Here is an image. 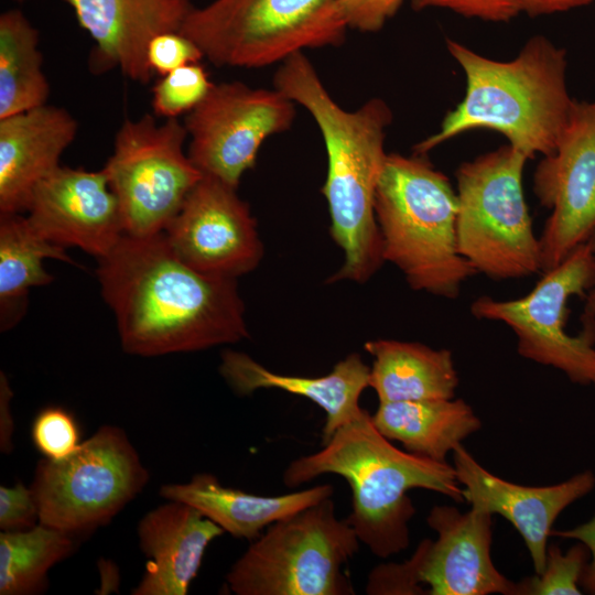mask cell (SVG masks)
Segmentation results:
<instances>
[{
    "mask_svg": "<svg viewBox=\"0 0 595 595\" xmlns=\"http://www.w3.org/2000/svg\"><path fill=\"white\" fill-rule=\"evenodd\" d=\"M435 540L423 539L408 560L383 563L369 573L371 595H519L518 582L495 566L493 515L437 505L426 517Z\"/></svg>",
    "mask_w": 595,
    "mask_h": 595,
    "instance_id": "cell-11",
    "label": "cell"
},
{
    "mask_svg": "<svg viewBox=\"0 0 595 595\" xmlns=\"http://www.w3.org/2000/svg\"><path fill=\"white\" fill-rule=\"evenodd\" d=\"M378 431L404 450L437 462L482 428L463 399H433L379 403L371 414Z\"/></svg>",
    "mask_w": 595,
    "mask_h": 595,
    "instance_id": "cell-24",
    "label": "cell"
},
{
    "mask_svg": "<svg viewBox=\"0 0 595 595\" xmlns=\"http://www.w3.org/2000/svg\"><path fill=\"white\" fill-rule=\"evenodd\" d=\"M97 260L101 294L126 353L151 357L197 351L249 337L236 279L191 268L164 232L125 235Z\"/></svg>",
    "mask_w": 595,
    "mask_h": 595,
    "instance_id": "cell-1",
    "label": "cell"
},
{
    "mask_svg": "<svg viewBox=\"0 0 595 595\" xmlns=\"http://www.w3.org/2000/svg\"><path fill=\"white\" fill-rule=\"evenodd\" d=\"M149 477L126 432L107 424L69 457L39 461L31 488L40 522L79 537L110 522Z\"/></svg>",
    "mask_w": 595,
    "mask_h": 595,
    "instance_id": "cell-9",
    "label": "cell"
},
{
    "mask_svg": "<svg viewBox=\"0 0 595 595\" xmlns=\"http://www.w3.org/2000/svg\"><path fill=\"white\" fill-rule=\"evenodd\" d=\"M403 0H335L334 18L346 29L378 32L400 9Z\"/></svg>",
    "mask_w": 595,
    "mask_h": 595,
    "instance_id": "cell-31",
    "label": "cell"
},
{
    "mask_svg": "<svg viewBox=\"0 0 595 595\" xmlns=\"http://www.w3.org/2000/svg\"><path fill=\"white\" fill-rule=\"evenodd\" d=\"M521 12L531 17L567 12L595 2V0H517Z\"/></svg>",
    "mask_w": 595,
    "mask_h": 595,
    "instance_id": "cell-37",
    "label": "cell"
},
{
    "mask_svg": "<svg viewBox=\"0 0 595 595\" xmlns=\"http://www.w3.org/2000/svg\"><path fill=\"white\" fill-rule=\"evenodd\" d=\"M75 538L41 522L23 531H1L0 594L40 593L50 569L75 550Z\"/></svg>",
    "mask_w": 595,
    "mask_h": 595,
    "instance_id": "cell-27",
    "label": "cell"
},
{
    "mask_svg": "<svg viewBox=\"0 0 595 595\" xmlns=\"http://www.w3.org/2000/svg\"><path fill=\"white\" fill-rule=\"evenodd\" d=\"M213 85L199 62L176 68L154 84L153 111L166 119L188 113L206 97Z\"/></svg>",
    "mask_w": 595,
    "mask_h": 595,
    "instance_id": "cell-29",
    "label": "cell"
},
{
    "mask_svg": "<svg viewBox=\"0 0 595 595\" xmlns=\"http://www.w3.org/2000/svg\"><path fill=\"white\" fill-rule=\"evenodd\" d=\"M589 560L587 548L577 542L566 552L548 545L544 569L540 574L518 582L519 595H580L581 577Z\"/></svg>",
    "mask_w": 595,
    "mask_h": 595,
    "instance_id": "cell-28",
    "label": "cell"
},
{
    "mask_svg": "<svg viewBox=\"0 0 595 595\" xmlns=\"http://www.w3.org/2000/svg\"><path fill=\"white\" fill-rule=\"evenodd\" d=\"M25 213L48 241L78 247L97 259L125 236L120 206L104 169L60 165L35 186Z\"/></svg>",
    "mask_w": 595,
    "mask_h": 595,
    "instance_id": "cell-16",
    "label": "cell"
},
{
    "mask_svg": "<svg viewBox=\"0 0 595 595\" xmlns=\"http://www.w3.org/2000/svg\"><path fill=\"white\" fill-rule=\"evenodd\" d=\"M273 83L275 89L311 113L325 143L327 174L322 194L328 206L331 236L345 256L328 282L364 283L385 262L375 196L388 155L385 139L392 111L380 98L369 99L353 111L342 108L304 52L284 60Z\"/></svg>",
    "mask_w": 595,
    "mask_h": 595,
    "instance_id": "cell-2",
    "label": "cell"
},
{
    "mask_svg": "<svg viewBox=\"0 0 595 595\" xmlns=\"http://www.w3.org/2000/svg\"><path fill=\"white\" fill-rule=\"evenodd\" d=\"M335 0H214L193 8L180 32L217 66L259 68L305 48L338 45L346 28Z\"/></svg>",
    "mask_w": 595,
    "mask_h": 595,
    "instance_id": "cell-8",
    "label": "cell"
},
{
    "mask_svg": "<svg viewBox=\"0 0 595 595\" xmlns=\"http://www.w3.org/2000/svg\"><path fill=\"white\" fill-rule=\"evenodd\" d=\"M39 31L18 9L0 15V118L47 104Z\"/></svg>",
    "mask_w": 595,
    "mask_h": 595,
    "instance_id": "cell-26",
    "label": "cell"
},
{
    "mask_svg": "<svg viewBox=\"0 0 595 595\" xmlns=\"http://www.w3.org/2000/svg\"><path fill=\"white\" fill-rule=\"evenodd\" d=\"M40 522L39 507L30 487L18 483L12 487L0 486V530L23 531Z\"/></svg>",
    "mask_w": 595,
    "mask_h": 595,
    "instance_id": "cell-34",
    "label": "cell"
},
{
    "mask_svg": "<svg viewBox=\"0 0 595 595\" xmlns=\"http://www.w3.org/2000/svg\"><path fill=\"white\" fill-rule=\"evenodd\" d=\"M64 1L95 43L91 69L118 68L140 84H148L154 75L147 58L150 41L158 34L180 31L194 8L191 0Z\"/></svg>",
    "mask_w": 595,
    "mask_h": 595,
    "instance_id": "cell-18",
    "label": "cell"
},
{
    "mask_svg": "<svg viewBox=\"0 0 595 595\" xmlns=\"http://www.w3.org/2000/svg\"><path fill=\"white\" fill-rule=\"evenodd\" d=\"M457 209L456 191L425 154L387 155L375 196L382 257L411 289L455 299L476 273L458 250Z\"/></svg>",
    "mask_w": 595,
    "mask_h": 595,
    "instance_id": "cell-5",
    "label": "cell"
},
{
    "mask_svg": "<svg viewBox=\"0 0 595 595\" xmlns=\"http://www.w3.org/2000/svg\"><path fill=\"white\" fill-rule=\"evenodd\" d=\"M322 445L320 451L293 459L283 472V483L293 488L326 474L346 479L351 512L345 520L378 558L409 547V523L415 515L410 489L464 500L453 465L396 447L378 431L367 410Z\"/></svg>",
    "mask_w": 595,
    "mask_h": 595,
    "instance_id": "cell-4",
    "label": "cell"
},
{
    "mask_svg": "<svg viewBox=\"0 0 595 595\" xmlns=\"http://www.w3.org/2000/svg\"><path fill=\"white\" fill-rule=\"evenodd\" d=\"M13 393L3 371L0 372V450L10 453L13 450L12 435L14 422L10 409V400Z\"/></svg>",
    "mask_w": 595,
    "mask_h": 595,
    "instance_id": "cell-36",
    "label": "cell"
},
{
    "mask_svg": "<svg viewBox=\"0 0 595 595\" xmlns=\"http://www.w3.org/2000/svg\"><path fill=\"white\" fill-rule=\"evenodd\" d=\"M186 138L177 118L158 123L149 113L126 119L119 128L102 169L118 199L125 235L164 232L203 177L184 150Z\"/></svg>",
    "mask_w": 595,
    "mask_h": 595,
    "instance_id": "cell-12",
    "label": "cell"
},
{
    "mask_svg": "<svg viewBox=\"0 0 595 595\" xmlns=\"http://www.w3.org/2000/svg\"><path fill=\"white\" fill-rule=\"evenodd\" d=\"M76 119L43 106L0 118V213H25L35 186L60 166L74 141Z\"/></svg>",
    "mask_w": 595,
    "mask_h": 595,
    "instance_id": "cell-19",
    "label": "cell"
},
{
    "mask_svg": "<svg viewBox=\"0 0 595 595\" xmlns=\"http://www.w3.org/2000/svg\"><path fill=\"white\" fill-rule=\"evenodd\" d=\"M204 57L199 47L180 31L154 36L147 50V58L153 74L166 75Z\"/></svg>",
    "mask_w": 595,
    "mask_h": 595,
    "instance_id": "cell-32",
    "label": "cell"
},
{
    "mask_svg": "<svg viewBox=\"0 0 595 595\" xmlns=\"http://www.w3.org/2000/svg\"><path fill=\"white\" fill-rule=\"evenodd\" d=\"M76 264L65 248L39 235L20 213H0V324L14 326L23 316L31 288L52 282L44 259Z\"/></svg>",
    "mask_w": 595,
    "mask_h": 595,
    "instance_id": "cell-25",
    "label": "cell"
},
{
    "mask_svg": "<svg viewBox=\"0 0 595 595\" xmlns=\"http://www.w3.org/2000/svg\"><path fill=\"white\" fill-rule=\"evenodd\" d=\"M331 484L313 486L278 496H263L224 486L209 473L194 475L190 482L165 484L160 496L185 502L236 539L253 541L270 524L332 497Z\"/></svg>",
    "mask_w": 595,
    "mask_h": 595,
    "instance_id": "cell-22",
    "label": "cell"
},
{
    "mask_svg": "<svg viewBox=\"0 0 595 595\" xmlns=\"http://www.w3.org/2000/svg\"><path fill=\"white\" fill-rule=\"evenodd\" d=\"M148 558L133 595H185L209 543L225 531L194 507L167 500L145 513L137 528Z\"/></svg>",
    "mask_w": 595,
    "mask_h": 595,
    "instance_id": "cell-20",
    "label": "cell"
},
{
    "mask_svg": "<svg viewBox=\"0 0 595 595\" xmlns=\"http://www.w3.org/2000/svg\"><path fill=\"white\" fill-rule=\"evenodd\" d=\"M551 536L575 540L587 548L589 560L581 577V587L586 593L595 595V515L589 520L576 527L564 530H553Z\"/></svg>",
    "mask_w": 595,
    "mask_h": 595,
    "instance_id": "cell-35",
    "label": "cell"
},
{
    "mask_svg": "<svg viewBox=\"0 0 595 595\" xmlns=\"http://www.w3.org/2000/svg\"><path fill=\"white\" fill-rule=\"evenodd\" d=\"M294 118V102L275 88L214 84L186 115L187 154L203 175L237 188L263 141L288 130Z\"/></svg>",
    "mask_w": 595,
    "mask_h": 595,
    "instance_id": "cell-13",
    "label": "cell"
},
{
    "mask_svg": "<svg viewBox=\"0 0 595 595\" xmlns=\"http://www.w3.org/2000/svg\"><path fill=\"white\" fill-rule=\"evenodd\" d=\"M594 283L595 253L588 240L544 271L527 295L513 300L480 296L470 311L477 318L509 326L520 356L560 370L574 383L595 388V324L584 325L577 335L565 329L570 298L586 296Z\"/></svg>",
    "mask_w": 595,
    "mask_h": 595,
    "instance_id": "cell-10",
    "label": "cell"
},
{
    "mask_svg": "<svg viewBox=\"0 0 595 595\" xmlns=\"http://www.w3.org/2000/svg\"><path fill=\"white\" fill-rule=\"evenodd\" d=\"M595 253V230L589 238ZM582 320L584 325L595 324V283L586 295V303L583 312Z\"/></svg>",
    "mask_w": 595,
    "mask_h": 595,
    "instance_id": "cell-38",
    "label": "cell"
},
{
    "mask_svg": "<svg viewBox=\"0 0 595 595\" xmlns=\"http://www.w3.org/2000/svg\"><path fill=\"white\" fill-rule=\"evenodd\" d=\"M415 10L439 8L486 22H509L521 13L517 0H411Z\"/></svg>",
    "mask_w": 595,
    "mask_h": 595,
    "instance_id": "cell-33",
    "label": "cell"
},
{
    "mask_svg": "<svg viewBox=\"0 0 595 595\" xmlns=\"http://www.w3.org/2000/svg\"><path fill=\"white\" fill-rule=\"evenodd\" d=\"M31 439L44 458L62 461L80 446V431L74 415L60 405L43 408L31 426Z\"/></svg>",
    "mask_w": 595,
    "mask_h": 595,
    "instance_id": "cell-30",
    "label": "cell"
},
{
    "mask_svg": "<svg viewBox=\"0 0 595 595\" xmlns=\"http://www.w3.org/2000/svg\"><path fill=\"white\" fill-rule=\"evenodd\" d=\"M359 543L329 497L270 524L232 564L226 584L236 595H353L344 566Z\"/></svg>",
    "mask_w": 595,
    "mask_h": 595,
    "instance_id": "cell-6",
    "label": "cell"
},
{
    "mask_svg": "<svg viewBox=\"0 0 595 595\" xmlns=\"http://www.w3.org/2000/svg\"><path fill=\"white\" fill-rule=\"evenodd\" d=\"M533 192L551 210L539 237L541 269L547 271L595 230V100H573L555 151L534 171Z\"/></svg>",
    "mask_w": 595,
    "mask_h": 595,
    "instance_id": "cell-14",
    "label": "cell"
},
{
    "mask_svg": "<svg viewBox=\"0 0 595 595\" xmlns=\"http://www.w3.org/2000/svg\"><path fill=\"white\" fill-rule=\"evenodd\" d=\"M453 467L470 508L504 517L520 533L536 574L544 569L548 540L558 517L595 487L591 469L550 486L515 484L488 472L463 445L453 451Z\"/></svg>",
    "mask_w": 595,
    "mask_h": 595,
    "instance_id": "cell-17",
    "label": "cell"
},
{
    "mask_svg": "<svg viewBox=\"0 0 595 595\" xmlns=\"http://www.w3.org/2000/svg\"><path fill=\"white\" fill-rule=\"evenodd\" d=\"M364 348L374 358L369 387L379 403L455 398L459 379L448 349L394 339L368 340Z\"/></svg>",
    "mask_w": 595,
    "mask_h": 595,
    "instance_id": "cell-23",
    "label": "cell"
},
{
    "mask_svg": "<svg viewBox=\"0 0 595 595\" xmlns=\"http://www.w3.org/2000/svg\"><path fill=\"white\" fill-rule=\"evenodd\" d=\"M219 372L240 396L259 389H279L309 399L326 414L322 444L343 425L359 416L363 391L369 387L370 367L358 353H351L320 377H300L269 370L249 355L227 349L221 354Z\"/></svg>",
    "mask_w": 595,
    "mask_h": 595,
    "instance_id": "cell-21",
    "label": "cell"
},
{
    "mask_svg": "<svg viewBox=\"0 0 595 595\" xmlns=\"http://www.w3.org/2000/svg\"><path fill=\"white\" fill-rule=\"evenodd\" d=\"M174 253L196 271L236 279L263 257L257 223L237 188L203 175L164 230Z\"/></svg>",
    "mask_w": 595,
    "mask_h": 595,
    "instance_id": "cell-15",
    "label": "cell"
},
{
    "mask_svg": "<svg viewBox=\"0 0 595 595\" xmlns=\"http://www.w3.org/2000/svg\"><path fill=\"white\" fill-rule=\"evenodd\" d=\"M529 159L510 144L462 163L456 171L459 253L476 273L520 279L541 269L540 241L524 201Z\"/></svg>",
    "mask_w": 595,
    "mask_h": 595,
    "instance_id": "cell-7",
    "label": "cell"
},
{
    "mask_svg": "<svg viewBox=\"0 0 595 595\" xmlns=\"http://www.w3.org/2000/svg\"><path fill=\"white\" fill-rule=\"evenodd\" d=\"M446 47L464 72L465 95L445 115L440 130L414 147V153L426 154L476 129L501 133L528 159L555 151L574 100L567 89L563 47L534 35L510 61L488 58L451 39Z\"/></svg>",
    "mask_w": 595,
    "mask_h": 595,
    "instance_id": "cell-3",
    "label": "cell"
}]
</instances>
